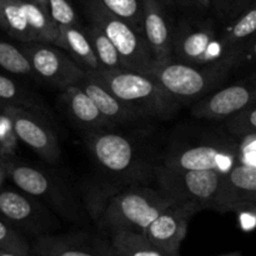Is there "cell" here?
I'll return each mask as SVG.
<instances>
[{
    "label": "cell",
    "instance_id": "ba28073f",
    "mask_svg": "<svg viewBox=\"0 0 256 256\" xmlns=\"http://www.w3.org/2000/svg\"><path fill=\"white\" fill-rule=\"evenodd\" d=\"M88 16L90 22L96 25L115 46L122 59V66L128 70L149 74L155 66L144 35L129 22L115 16L100 6L94 0L88 2Z\"/></svg>",
    "mask_w": 256,
    "mask_h": 256
},
{
    "label": "cell",
    "instance_id": "b9f144b4",
    "mask_svg": "<svg viewBox=\"0 0 256 256\" xmlns=\"http://www.w3.org/2000/svg\"><path fill=\"white\" fill-rule=\"evenodd\" d=\"M2 2H4V0H0V6H2Z\"/></svg>",
    "mask_w": 256,
    "mask_h": 256
},
{
    "label": "cell",
    "instance_id": "ffe728a7",
    "mask_svg": "<svg viewBox=\"0 0 256 256\" xmlns=\"http://www.w3.org/2000/svg\"><path fill=\"white\" fill-rule=\"evenodd\" d=\"M256 4L252 2L234 20L220 30L222 42L230 50L246 58L250 62L255 56Z\"/></svg>",
    "mask_w": 256,
    "mask_h": 256
},
{
    "label": "cell",
    "instance_id": "44dd1931",
    "mask_svg": "<svg viewBox=\"0 0 256 256\" xmlns=\"http://www.w3.org/2000/svg\"><path fill=\"white\" fill-rule=\"evenodd\" d=\"M60 49L82 68L86 75H96L104 72L92 52L90 42L80 22L72 26L60 28Z\"/></svg>",
    "mask_w": 256,
    "mask_h": 256
},
{
    "label": "cell",
    "instance_id": "2e32d148",
    "mask_svg": "<svg viewBox=\"0 0 256 256\" xmlns=\"http://www.w3.org/2000/svg\"><path fill=\"white\" fill-rule=\"evenodd\" d=\"M30 246L36 256H112L110 242L88 232L42 235Z\"/></svg>",
    "mask_w": 256,
    "mask_h": 256
},
{
    "label": "cell",
    "instance_id": "83f0119b",
    "mask_svg": "<svg viewBox=\"0 0 256 256\" xmlns=\"http://www.w3.org/2000/svg\"><path fill=\"white\" fill-rule=\"evenodd\" d=\"M115 16L129 22L132 28L142 34V0H94Z\"/></svg>",
    "mask_w": 256,
    "mask_h": 256
},
{
    "label": "cell",
    "instance_id": "277c9868",
    "mask_svg": "<svg viewBox=\"0 0 256 256\" xmlns=\"http://www.w3.org/2000/svg\"><path fill=\"white\" fill-rule=\"evenodd\" d=\"M122 102L142 112L148 120L172 119L182 105L175 102L149 74L135 70H114L90 75Z\"/></svg>",
    "mask_w": 256,
    "mask_h": 256
},
{
    "label": "cell",
    "instance_id": "ab89813d",
    "mask_svg": "<svg viewBox=\"0 0 256 256\" xmlns=\"http://www.w3.org/2000/svg\"><path fill=\"white\" fill-rule=\"evenodd\" d=\"M222 256H242V252H229V254H224V255H222Z\"/></svg>",
    "mask_w": 256,
    "mask_h": 256
},
{
    "label": "cell",
    "instance_id": "9c48e42d",
    "mask_svg": "<svg viewBox=\"0 0 256 256\" xmlns=\"http://www.w3.org/2000/svg\"><path fill=\"white\" fill-rule=\"evenodd\" d=\"M0 219L20 234L39 238L59 228L56 215L18 188L0 186Z\"/></svg>",
    "mask_w": 256,
    "mask_h": 256
},
{
    "label": "cell",
    "instance_id": "7a4b0ae2",
    "mask_svg": "<svg viewBox=\"0 0 256 256\" xmlns=\"http://www.w3.org/2000/svg\"><path fill=\"white\" fill-rule=\"evenodd\" d=\"M239 140L224 130L190 132L172 140L159 165L172 170H214L226 174L238 162Z\"/></svg>",
    "mask_w": 256,
    "mask_h": 256
},
{
    "label": "cell",
    "instance_id": "d6986e66",
    "mask_svg": "<svg viewBox=\"0 0 256 256\" xmlns=\"http://www.w3.org/2000/svg\"><path fill=\"white\" fill-rule=\"evenodd\" d=\"M62 102L72 122L82 130L85 135L115 128L100 114L99 109L89 95L78 85H72L62 90Z\"/></svg>",
    "mask_w": 256,
    "mask_h": 256
},
{
    "label": "cell",
    "instance_id": "9a60e30c",
    "mask_svg": "<svg viewBox=\"0 0 256 256\" xmlns=\"http://www.w3.org/2000/svg\"><path fill=\"white\" fill-rule=\"evenodd\" d=\"M255 206L256 166L236 162L226 174H222L212 210L239 212L242 210H255Z\"/></svg>",
    "mask_w": 256,
    "mask_h": 256
},
{
    "label": "cell",
    "instance_id": "f35d334b",
    "mask_svg": "<svg viewBox=\"0 0 256 256\" xmlns=\"http://www.w3.org/2000/svg\"><path fill=\"white\" fill-rule=\"evenodd\" d=\"M0 256H19V255L12 254V252H0ZM28 256H36V255H35V254H32H32H30V255H28Z\"/></svg>",
    "mask_w": 256,
    "mask_h": 256
},
{
    "label": "cell",
    "instance_id": "484cf974",
    "mask_svg": "<svg viewBox=\"0 0 256 256\" xmlns=\"http://www.w3.org/2000/svg\"><path fill=\"white\" fill-rule=\"evenodd\" d=\"M112 256H166L152 246L142 234L119 232L110 239Z\"/></svg>",
    "mask_w": 256,
    "mask_h": 256
},
{
    "label": "cell",
    "instance_id": "f1b7e54d",
    "mask_svg": "<svg viewBox=\"0 0 256 256\" xmlns=\"http://www.w3.org/2000/svg\"><path fill=\"white\" fill-rule=\"evenodd\" d=\"M222 130L236 140L254 134L256 132V102L239 110L228 119L222 120Z\"/></svg>",
    "mask_w": 256,
    "mask_h": 256
},
{
    "label": "cell",
    "instance_id": "8fae6325",
    "mask_svg": "<svg viewBox=\"0 0 256 256\" xmlns=\"http://www.w3.org/2000/svg\"><path fill=\"white\" fill-rule=\"evenodd\" d=\"M34 72L35 79L59 90L76 85L86 72L62 49L52 44L39 42H19Z\"/></svg>",
    "mask_w": 256,
    "mask_h": 256
},
{
    "label": "cell",
    "instance_id": "5bb4252c",
    "mask_svg": "<svg viewBox=\"0 0 256 256\" xmlns=\"http://www.w3.org/2000/svg\"><path fill=\"white\" fill-rule=\"evenodd\" d=\"M256 102L254 74L235 84L216 89L192 104V115L196 119L222 122L239 110Z\"/></svg>",
    "mask_w": 256,
    "mask_h": 256
},
{
    "label": "cell",
    "instance_id": "d6a6232c",
    "mask_svg": "<svg viewBox=\"0 0 256 256\" xmlns=\"http://www.w3.org/2000/svg\"><path fill=\"white\" fill-rule=\"evenodd\" d=\"M254 2L255 0H210V5H212L215 14L225 25L242 14Z\"/></svg>",
    "mask_w": 256,
    "mask_h": 256
},
{
    "label": "cell",
    "instance_id": "1f68e13d",
    "mask_svg": "<svg viewBox=\"0 0 256 256\" xmlns=\"http://www.w3.org/2000/svg\"><path fill=\"white\" fill-rule=\"evenodd\" d=\"M45 8L52 22L59 28L72 26L80 22L72 0H46Z\"/></svg>",
    "mask_w": 256,
    "mask_h": 256
},
{
    "label": "cell",
    "instance_id": "603a6c76",
    "mask_svg": "<svg viewBox=\"0 0 256 256\" xmlns=\"http://www.w3.org/2000/svg\"><path fill=\"white\" fill-rule=\"evenodd\" d=\"M0 102L12 106L26 108L44 115L48 114V108L45 106L42 98L24 86L19 80L6 74H0Z\"/></svg>",
    "mask_w": 256,
    "mask_h": 256
},
{
    "label": "cell",
    "instance_id": "3957f363",
    "mask_svg": "<svg viewBox=\"0 0 256 256\" xmlns=\"http://www.w3.org/2000/svg\"><path fill=\"white\" fill-rule=\"evenodd\" d=\"M175 202L159 186L139 184L128 186L108 198L96 219L110 235L119 232L142 234L150 222Z\"/></svg>",
    "mask_w": 256,
    "mask_h": 256
},
{
    "label": "cell",
    "instance_id": "7402d4cb",
    "mask_svg": "<svg viewBox=\"0 0 256 256\" xmlns=\"http://www.w3.org/2000/svg\"><path fill=\"white\" fill-rule=\"evenodd\" d=\"M22 5L26 15L32 40L60 48V28L52 22L46 10L30 0H22Z\"/></svg>",
    "mask_w": 256,
    "mask_h": 256
},
{
    "label": "cell",
    "instance_id": "6da1fadb",
    "mask_svg": "<svg viewBox=\"0 0 256 256\" xmlns=\"http://www.w3.org/2000/svg\"><path fill=\"white\" fill-rule=\"evenodd\" d=\"M86 148L96 170L118 186L144 184L148 174L155 176L158 165L149 164L134 138L114 132V128L85 135ZM114 192V194H115Z\"/></svg>",
    "mask_w": 256,
    "mask_h": 256
},
{
    "label": "cell",
    "instance_id": "52a82bcc",
    "mask_svg": "<svg viewBox=\"0 0 256 256\" xmlns=\"http://www.w3.org/2000/svg\"><path fill=\"white\" fill-rule=\"evenodd\" d=\"M6 179L15 188L42 202L58 216L68 222H78L82 218L76 198L64 180L52 170L26 164L15 158L8 165Z\"/></svg>",
    "mask_w": 256,
    "mask_h": 256
},
{
    "label": "cell",
    "instance_id": "d4e9b609",
    "mask_svg": "<svg viewBox=\"0 0 256 256\" xmlns=\"http://www.w3.org/2000/svg\"><path fill=\"white\" fill-rule=\"evenodd\" d=\"M82 28H84L85 35L89 40L90 46H92L102 69L104 72H114V70L124 69L119 52H116L109 38L92 22H89L86 26Z\"/></svg>",
    "mask_w": 256,
    "mask_h": 256
},
{
    "label": "cell",
    "instance_id": "4fadbf2b",
    "mask_svg": "<svg viewBox=\"0 0 256 256\" xmlns=\"http://www.w3.org/2000/svg\"><path fill=\"white\" fill-rule=\"evenodd\" d=\"M200 210L192 202H172L150 222L142 235L164 255L179 256L190 219Z\"/></svg>",
    "mask_w": 256,
    "mask_h": 256
},
{
    "label": "cell",
    "instance_id": "5b68a950",
    "mask_svg": "<svg viewBox=\"0 0 256 256\" xmlns=\"http://www.w3.org/2000/svg\"><path fill=\"white\" fill-rule=\"evenodd\" d=\"M172 58L192 65H229L235 70L249 64L222 42L220 30L208 20L182 19L172 32Z\"/></svg>",
    "mask_w": 256,
    "mask_h": 256
},
{
    "label": "cell",
    "instance_id": "4316f807",
    "mask_svg": "<svg viewBox=\"0 0 256 256\" xmlns=\"http://www.w3.org/2000/svg\"><path fill=\"white\" fill-rule=\"evenodd\" d=\"M0 69L15 76L35 79L29 62L19 45L12 44L4 39H0Z\"/></svg>",
    "mask_w": 256,
    "mask_h": 256
},
{
    "label": "cell",
    "instance_id": "4dcf8cb0",
    "mask_svg": "<svg viewBox=\"0 0 256 256\" xmlns=\"http://www.w3.org/2000/svg\"><path fill=\"white\" fill-rule=\"evenodd\" d=\"M19 139H18L12 122L5 110L0 112V158L12 162L16 158Z\"/></svg>",
    "mask_w": 256,
    "mask_h": 256
},
{
    "label": "cell",
    "instance_id": "e0dca14e",
    "mask_svg": "<svg viewBox=\"0 0 256 256\" xmlns=\"http://www.w3.org/2000/svg\"><path fill=\"white\" fill-rule=\"evenodd\" d=\"M142 29L155 65L172 58V26L160 0H142Z\"/></svg>",
    "mask_w": 256,
    "mask_h": 256
},
{
    "label": "cell",
    "instance_id": "30bf717a",
    "mask_svg": "<svg viewBox=\"0 0 256 256\" xmlns=\"http://www.w3.org/2000/svg\"><path fill=\"white\" fill-rule=\"evenodd\" d=\"M222 178L214 170H172L158 164L154 179L175 202H192L204 210L214 205Z\"/></svg>",
    "mask_w": 256,
    "mask_h": 256
},
{
    "label": "cell",
    "instance_id": "74e56055",
    "mask_svg": "<svg viewBox=\"0 0 256 256\" xmlns=\"http://www.w3.org/2000/svg\"><path fill=\"white\" fill-rule=\"evenodd\" d=\"M30 2H36V4H39L40 6H42L44 8L45 10H46V0H30Z\"/></svg>",
    "mask_w": 256,
    "mask_h": 256
},
{
    "label": "cell",
    "instance_id": "cb8c5ba5",
    "mask_svg": "<svg viewBox=\"0 0 256 256\" xmlns=\"http://www.w3.org/2000/svg\"><path fill=\"white\" fill-rule=\"evenodd\" d=\"M0 29L19 42H34L22 0H4L0 6Z\"/></svg>",
    "mask_w": 256,
    "mask_h": 256
},
{
    "label": "cell",
    "instance_id": "e575fe53",
    "mask_svg": "<svg viewBox=\"0 0 256 256\" xmlns=\"http://www.w3.org/2000/svg\"><path fill=\"white\" fill-rule=\"evenodd\" d=\"M242 222V226L245 230H250L255 225V210H242L238 212Z\"/></svg>",
    "mask_w": 256,
    "mask_h": 256
},
{
    "label": "cell",
    "instance_id": "836d02e7",
    "mask_svg": "<svg viewBox=\"0 0 256 256\" xmlns=\"http://www.w3.org/2000/svg\"><path fill=\"white\" fill-rule=\"evenodd\" d=\"M238 162L256 166V132L246 135L239 140Z\"/></svg>",
    "mask_w": 256,
    "mask_h": 256
},
{
    "label": "cell",
    "instance_id": "d590c367",
    "mask_svg": "<svg viewBox=\"0 0 256 256\" xmlns=\"http://www.w3.org/2000/svg\"><path fill=\"white\" fill-rule=\"evenodd\" d=\"M8 165H9V162L0 158V186L4 184L8 178Z\"/></svg>",
    "mask_w": 256,
    "mask_h": 256
},
{
    "label": "cell",
    "instance_id": "8d00e7d4",
    "mask_svg": "<svg viewBox=\"0 0 256 256\" xmlns=\"http://www.w3.org/2000/svg\"><path fill=\"white\" fill-rule=\"evenodd\" d=\"M186 5H192V6L202 8V9H205V8L210 6V0H182Z\"/></svg>",
    "mask_w": 256,
    "mask_h": 256
},
{
    "label": "cell",
    "instance_id": "60d3db41",
    "mask_svg": "<svg viewBox=\"0 0 256 256\" xmlns=\"http://www.w3.org/2000/svg\"><path fill=\"white\" fill-rule=\"evenodd\" d=\"M5 106H8V105H5V104H2V102H0V112H2V110L4 109Z\"/></svg>",
    "mask_w": 256,
    "mask_h": 256
},
{
    "label": "cell",
    "instance_id": "ac0fdd59",
    "mask_svg": "<svg viewBox=\"0 0 256 256\" xmlns=\"http://www.w3.org/2000/svg\"><path fill=\"white\" fill-rule=\"evenodd\" d=\"M76 85L89 95L90 99L99 109L100 114L105 119L109 120L114 126L148 122V119L142 112L122 102L119 98L112 94L104 85L100 84L96 79L90 75H85Z\"/></svg>",
    "mask_w": 256,
    "mask_h": 256
},
{
    "label": "cell",
    "instance_id": "f546056e",
    "mask_svg": "<svg viewBox=\"0 0 256 256\" xmlns=\"http://www.w3.org/2000/svg\"><path fill=\"white\" fill-rule=\"evenodd\" d=\"M0 252L19 256L32 254V246L26 238L0 219Z\"/></svg>",
    "mask_w": 256,
    "mask_h": 256
},
{
    "label": "cell",
    "instance_id": "7c38bea8",
    "mask_svg": "<svg viewBox=\"0 0 256 256\" xmlns=\"http://www.w3.org/2000/svg\"><path fill=\"white\" fill-rule=\"evenodd\" d=\"M5 112L12 122L19 142L26 145L35 154L49 164L55 165L62 160L59 139L54 130L48 124L45 116L35 110L8 105Z\"/></svg>",
    "mask_w": 256,
    "mask_h": 256
},
{
    "label": "cell",
    "instance_id": "8992f818",
    "mask_svg": "<svg viewBox=\"0 0 256 256\" xmlns=\"http://www.w3.org/2000/svg\"><path fill=\"white\" fill-rule=\"evenodd\" d=\"M234 68L229 65H192L178 60L155 65L150 76L180 105L194 104L229 80Z\"/></svg>",
    "mask_w": 256,
    "mask_h": 256
}]
</instances>
